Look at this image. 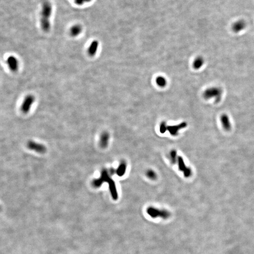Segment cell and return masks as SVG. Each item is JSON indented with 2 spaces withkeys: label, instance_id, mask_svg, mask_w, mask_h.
Instances as JSON below:
<instances>
[{
  "label": "cell",
  "instance_id": "obj_1",
  "mask_svg": "<svg viewBox=\"0 0 254 254\" xmlns=\"http://www.w3.org/2000/svg\"><path fill=\"white\" fill-rule=\"evenodd\" d=\"M52 7L50 2L46 1L42 3L40 13V25L44 32H48L51 29V19Z\"/></svg>",
  "mask_w": 254,
  "mask_h": 254
},
{
  "label": "cell",
  "instance_id": "obj_2",
  "mask_svg": "<svg viewBox=\"0 0 254 254\" xmlns=\"http://www.w3.org/2000/svg\"><path fill=\"white\" fill-rule=\"evenodd\" d=\"M104 182H107L109 184V189L113 199L115 200H117L118 198V194L115 183L110 178L108 171L106 169H104L102 171L101 175L100 178L93 181L92 184L95 187H99Z\"/></svg>",
  "mask_w": 254,
  "mask_h": 254
},
{
  "label": "cell",
  "instance_id": "obj_3",
  "mask_svg": "<svg viewBox=\"0 0 254 254\" xmlns=\"http://www.w3.org/2000/svg\"><path fill=\"white\" fill-rule=\"evenodd\" d=\"M223 90L218 87H212L207 88L204 91L203 97L206 100L213 98L216 103L219 102L222 99Z\"/></svg>",
  "mask_w": 254,
  "mask_h": 254
},
{
  "label": "cell",
  "instance_id": "obj_4",
  "mask_svg": "<svg viewBox=\"0 0 254 254\" xmlns=\"http://www.w3.org/2000/svg\"><path fill=\"white\" fill-rule=\"evenodd\" d=\"M147 213L153 218H160L164 219H167L170 218L171 213L165 209H160L153 207H149L147 209Z\"/></svg>",
  "mask_w": 254,
  "mask_h": 254
},
{
  "label": "cell",
  "instance_id": "obj_5",
  "mask_svg": "<svg viewBox=\"0 0 254 254\" xmlns=\"http://www.w3.org/2000/svg\"><path fill=\"white\" fill-rule=\"evenodd\" d=\"M35 98L33 95H28L25 98L22 104L21 110L24 113H27L30 111L32 106L35 102Z\"/></svg>",
  "mask_w": 254,
  "mask_h": 254
},
{
  "label": "cell",
  "instance_id": "obj_6",
  "mask_svg": "<svg viewBox=\"0 0 254 254\" xmlns=\"http://www.w3.org/2000/svg\"><path fill=\"white\" fill-rule=\"evenodd\" d=\"M178 165L179 169L183 172L185 178H189L191 176L192 171L190 168L186 167L183 158L181 156H178Z\"/></svg>",
  "mask_w": 254,
  "mask_h": 254
},
{
  "label": "cell",
  "instance_id": "obj_7",
  "mask_svg": "<svg viewBox=\"0 0 254 254\" xmlns=\"http://www.w3.org/2000/svg\"><path fill=\"white\" fill-rule=\"evenodd\" d=\"M6 62L11 71L14 72L17 71L18 69V61L15 57L9 56L7 59Z\"/></svg>",
  "mask_w": 254,
  "mask_h": 254
},
{
  "label": "cell",
  "instance_id": "obj_8",
  "mask_svg": "<svg viewBox=\"0 0 254 254\" xmlns=\"http://www.w3.org/2000/svg\"><path fill=\"white\" fill-rule=\"evenodd\" d=\"M27 147L31 150L39 153H44L46 151V148L44 145L33 141H29L27 144Z\"/></svg>",
  "mask_w": 254,
  "mask_h": 254
},
{
  "label": "cell",
  "instance_id": "obj_9",
  "mask_svg": "<svg viewBox=\"0 0 254 254\" xmlns=\"http://www.w3.org/2000/svg\"><path fill=\"white\" fill-rule=\"evenodd\" d=\"M187 126V123L185 122H183L180 124L174 126H168L167 130L169 132L172 136H177L179 131L182 129L184 128Z\"/></svg>",
  "mask_w": 254,
  "mask_h": 254
},
{
  "label": "cell",
  "instance_id": "obj_10",
  "mask_svg": "<svg viewBox=\"0 0 254 254\" xmlns=\"http://www.w3.org/2000/svg\"><path fill=\"white\" fill-rule=\"evenodd\" d=\"M246 23L243 20H240L235 22L231 26V29L234 33H238L243 30L246 27Z\"/></svg>",
  "mask_w": 254,
  "mask_h": 254
},
{
  "label": "cell",
  "instance_id": "obj_11",
  "mask_svg": "<svg viewBox=\"0 0 254 254\" xmlns=\"http://www.w3.org/2000/svg\"><path fill=\"white\" fill-rule=\"evenodd\" d=\"M220 121L223 128L226 131H229L231 128V123L228 116L225 113L222 114L220 117Z\"/></svg>",
  "mask_w": 254,
  "mask_h": 254
},
{
  "label": "cell",
  "instance_id": "obj_12",
  "mask_svg": "<svg viewBox=\"0 0 254 254\" xmlns=\"http://www.w3.org/2000/svg\"><path fill=\"white\" fill-rule=\"evenodd\" d=\"M98 41H93L89 45V48H88V54L89 56L91 57L95 56V54H96L97 52V50L98 49Z\"/></svg>",
  "mask_w": 254,
  "mask_h": 254
},
{
  "label": "cell",
  "instance_id": "obj_13",
  "mask_svg": "<svg viewBox=\"0 0 254 254\" xmlns=\"http://www.w3.org/2000/svg\"><path fill=\"white\" fill-rule=\"evenodd\" d=\"M109 135L107 132H104L100 136V145L102 148H106L107 147L109 141Z\"/></svg>",
  "mask_w": 254,
  "mask_h": 254
},
{
  "label": "cell",
  "instance_id": "obj_14",
  "mask_svg": "<svg viewBox=\"0 0 254 254\" xmlns=\"http://www.w3.org/2000/svg\"><path fill=\"white\" fill-rule=\"evenodd\" d=\"M82 30V26L79 24L74 25L70 29V34L72 36L76 37L81 34Z\"/></svg>",
  "mask_w": 254,
  "mask_h": 254
},
{
  "label": "cell",
  "instance_id": "obj_15",
  "mask_svg": "<svg viewBox=\"0 0 254 254\" xmlns=\"http://www.w3.org/2000/svg\"><path fill=\"white\" fill-rule=\"evenodd\" d=\"M127 165L125 162H121L119 166L118 167L117 169L115 171L116 173L119 177H122L126 172Z\"/></svg>",
  "mask_w": 254,
  "mask_h": 254
},
{
  "label": "cell",
  "instance_id": "obj_16",
  "mask_svg": "<svg viewBox=\"0 0 254 254\" xmlns=\"http://www.w3.org/2000/svg\"><path fill=\"white\" fill-rule=\"evenodd\" d=\"M204 64V58L202 57L199 56L194 59L193 63V67L196 70H198L203 67Z\"/></svg>",
  "mask_w": 254,
  "mask_h": 254
},
{
  "label": "cell",
  "instance_id": "obj_17",
  "mask_svg": "<svg viewBox=\"0 0 254 254\" xmlns=\"http://www.w3.org/2000/svg\"><path fill=\"white\" fill-rule=\"evenodd\" d=\"M156 83L160 87H163L167 84V81L165 78L163 76H159L156 78Z\"/></svg>",
  "mask_w": 254,
  "mask_h": 254
},
{
  "label": "cell",
  "instance_id": "obj_18",
  "mask_svg": "<svg viewBox=\"0 0 254 254\" xmlns=\"http://www.w3.org/2000/svg\"><path fill=\"white\" fill-rule=\"evenodd\" d=\"M147 177L151 180H154L157 178V175L155 171L152 169H149L146 172Z\"/></svg>",
  "mask_w": 254,
  "mask_h": 254
},
{
  "label": "cell",
  "instance_id": "obj_19",
  "mask_svg": "<svg viewBox=\"0 0 254 254\" xmlns=\"http://www.w3.org/2000/svg\"><path fill=\"white\" fill-rule=\"evenodd\" d=\"M170 158L171 163L173 164L175 163L178 161V157H177V153L175 150H172L170 153Z\"/></svg>",
  "mask_w": 254,
  "mask_h": 254
},
{
  "label": "cell",
  "instance_id": "obj_20",
  "mask_svg": "<svg viewBox=\"0 0 254 254\" xmlns=\"http://www.w3.org/2000/svg\"><path fill=\"white\" fill-rule=\"evenodd\" d=\"M168 126L166 125L165 122H162L160 126V132L162 134H164L167 130Z\"/></svg>",
  "mask_w": 254,
  "mask_h": 254
},
{
  "label": "cell",
  "instance_id": "obj_21",
  "mask_svg": "<svg viewBox=\"0 0 254 254\" xmlns=\"http://www.w3.org/2000/svg\"><path fill=\"white\" fill-rule=\"evenodd\" d=\"M92 0H74V3L77 5L81 6L84 3L91 2Z\"/></svg>",
  "mask_w": 254,
  "mask_h": 254
}]
</instances>
